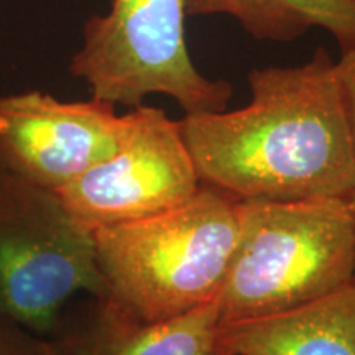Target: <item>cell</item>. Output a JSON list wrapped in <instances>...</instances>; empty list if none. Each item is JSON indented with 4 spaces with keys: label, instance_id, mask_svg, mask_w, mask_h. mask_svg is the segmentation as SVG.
Instances as JSON below:
<instances>
[{
    "label": "cell",
    "instance_id": "obj_1",
    "mask_svg": "<svg viewBox=\"0 0 355 355\" xmlns=\"http://www.w3.org/2000/svg\"><path fill=\"white\" fill-rule=\"evenodd\" d=\"M248 87L241 109L178 121L201 183L239 201H352L355 145L326 48L303 64L252 69Z\"/></svg>",
    "mask_w": 355,
    "mask_h": 355
},
{
    "label": "cell",
    "instance_id": "obj_2",
    "mask_svg": "<svg viewBox=\"0 0 355 355\" xmlns=\"http://www.w3.org/2000/svg\"><path fill=\"white\" fill-rule=\"evenodd\" d=\"M237 204L224 191L201 184L170 211L92 232L104 298L141 321L212 303L232 260Z\"/></svg>",
    "mask_w": 355,
    "mask_h": 355
},
{
    "label": "cell",
    "instance_id": "obj_3",
    "mask_svg": "<svg viewBox=\"0 0 355 355\" xmlns=\"http://www.w3.org/2000/svg\"><path fill=\"white\" fill-rule=\"evenodd\" d=\"M239 230L217 296L220 324L272 316L355 279V219L347 199L239 201Z\"/></svg>",
    "mask_w": 355,
    "mask_h": 355
},
{
    "label": "cell",
    "instance_id": "obj_4",
    "mask_svg": "<svg viewBox=\"0 0 355 355\" xmlns=\"http://www.w3.org/2000/svg\"><path fill=\"white\" fill-rule=\"evenodd\" d=\"M186 0H112L83 30L69 73L94 99L139 107L148 96L178 102L186 114L220 112L232 84L204 76L191 60L184 35Z\"/></svg>",
    "mask_w": 355,
    "mask_h": 355
},
{
    "label": "cell",
    "instance_id": "obj_5",
    "mask_svg": "<svg viewBox=\"0 0 355 355\" xmlns=\"http://www.w3.org/2000/svg\"><path fill=\"white\" fill-rule=\"evenodd\" d=\"M79 293L105 295L92 232L56 193L0 166V318L55 337Z\"/></svg>",
    "mask_w": 355,
    "mask_h": 355
},
{
    "label": "cell",
    "instance_id": "obj_6",
    "mask_svg": "<svg viewBox=\"0 0 355 355\" xmlns=\"http://www.w3.org/2000/svg\"><path fill=\"white\" fill-rule=\"evenodd\" d=\"M128 114L130 127L117 152L56 193L89 232L170 211L202 184L178 121L145 104Z\"/></svg>",
    "mask_w": 355,
    "mask_h": 355
},
{
    "label": "cell",
    "instance_id": "obj_7",
    "mask_svg": "<svg viewBox=\"0 0 355 355\" xmlns=\"http://www.w3.org/2000/svg\"><path fill=\"white\" fill-rule=\"evenodd\" d=\"M130 114L91 97L60 101L43 91L0 96V166L58 193L114 155Z\"/></svg>",
    "mask_w": 355,
    "mask_h": 355
},
{
    "label": "cell",
    "instance_id": "obj_8",
    "mask_svg": "<svg viewBox=\"0 0 355 355\" xmlns=\"http://www.w3.org/2000/svg\"><path fill=\"white\" fill-rule=\"evenodd\" d=\"M53 339L66 355H232L220 339L217 300L180 316L141 321L107 298L66 309Z\"/></svg>",
    "mask_w": 355,
    "mask_h": 355
},
{
    "label": "cell",
    "instance_id": "obj_9",
    "mask_svg": "<svg viewBox=\"0 0 355 355\" xmlns=\"http://www.w3.org/2000/svg\"><path fill=\"white\" fill-rule=\"evenodd\" d=\"M232 355H355V282L300 308L220 324Z\"/></svg>",
    "mask_w": 355,
    "mask_h": 355
},
{
    "label": "cell",
    "instance_id": "obj_10",
    "mask_svg": "<svg viewBox=\"0 0 355 355\" xmlns=\"http://www.w3.org/2000/svg\"><path fill=\"white\" fill-rule=\"evenodd\" d=\"M186 15L232 17L261 42H295L322 28L340 51L355 48V0H186Z\"/></svg>",
    "mask_w": 355,
    "mask_h": 355
},
{
    "label": "cell",
    "instance_id": "obj_11",
    "mask_svg": "<svg viewBox=\"0 0 355 355\" xmlns=\"http://www.w3.org/2000/svg\"><path fill=\"white\" fill-rule=\"evenodd\" d=\"M0 355H66L53 337L40 336L21 324L0 318Z\"/></svg>",
    "mask_w": 355,
    "mask_h": 355
},
{
    "label": "cell",
    "instance_id": "obj_12",
    "mask_svg": "<svg viewBox=\"0 0 355 355\" xmlns=\"http://www.w3.org/2000/svg\"><path fill=\"white\" fill-rule=\"evenodd\" d=\"M336 74L355 145V48L340 51V58L336 61Z\"/></svg>",
    "mask_w": 355,
    "mask_h": 355
},
{
    "label": "cell",
    "instance_id": "obj_13",
    "mask_svg": "<svg viewBox=\"0 0 355 355\" xmlns=\"http://www.w3.org/2000/svg\"><path fill=\"white\" fill-rule=\"evenodd\" d=\"M350 204H352V211H354V219H355V196H354V199H352V201H350ZM354 282H355V279H354Z\"/></svg>",
    "mask_w": 355,
    "mask_h": 355
}]
</instances>
